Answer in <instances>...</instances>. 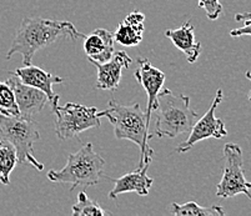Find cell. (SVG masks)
Listing matches in <instances>:
<instances>
[{"label": "cell", "mask_w": 251, "mask_h": 216, "mask_svg": "<svg viewBox=\"0 0 251 216\" xmlns=\"http://www.w3.org/2000/svg\"><path fill=\"white\" fill-rule=\"evenodd\" d=\"M236 22L244 20V26L234 29L230 31L232 38H240V36H251V13H239L235 15Z\"/></svg>", "instance_id": "22"}, {"label": "cell", "mask_w": 251, "mask_h": 216, "mask_svg": "<svg viewBox=\"0 0 251 216\" xmlns=\"http://www.w3.org/2000/svg\"><path fill=\"white\" fill-rule=\"evenodd\" d=\"M246 78L251 81V72H246ZM248 97H249V101H251V90H250V93H249Z\"/></svg>", "instance_id": "23"}, {"label": "cell", "mask_w": 251, "mask_h": 216, "mask_svg": "<svg viewBox=\"0 0 251 216\" xmlns=\"http://www.w3.org/2000/svg\"><path fill=\"white\" fill-rule=\"evenodd\" d=\"M73 216H105L111 215L110 211H106L99 205V202L91 200L84 192H79L77 201L72 208Z\"/></svg>", "instance_id": "19"}, {"label": "cell", "mask_w": 251, "mask_h": 216, "mask_svg": "<svg viewBox=\"0 0 251 216\" xmlns=\"http://www.w3.org/2000/svg\"><path fill=\"white\" fill-rule=\"evenodd\" d=\"M17 150L6 140H0V183L3 185L10 184V174L17 167Z\"/></svg>", "instance_id": "18"}, {"label": "cell", "mask_w": 251, "mask_h": 216, "mask_svg": "<svg viewBox=\"0 0 251 216\" xmlns=\"http://www.w3.org/2000/svg\"><path fill=\"white\" fill-rule=\"evenodd\" d=\"M133 60L126 54V51L122 50V51H115L105 63H95L93 61V64L95 65L98 70V79L95 83V88L99 90H109V92H115L119 88V84L122 80V72L124 69L131 65Z\"/></svg>", "instance_id": "11"}, {"label": "cell", "mask_w": 251, "mask_h": 216, "mask_svg": "<svg viewBox=\"0 0 251 216\" xmlns=\"http://www.w3.org/2000/svg\"><path fill=\"white\" fill-rule=\"evenodd\" d=\"M145 15L140 11H131L122 23H119L114 34V40L123 47H136L144 35Z\"/></svg>", "instance_id": "16"}, {"label": "cell", "mask_w": 251, "mask_h": 216, "mask_svg": "<svg viewBox=\"0 0 251 216\" xmlns=\"http://www.w3.org/2000/svg\"><path fill=\"white\" fill-rule=\"evenodd\" d=\"M169 213L176 216H224L225 211L220 205L200 206L194 201L186 204L173 202L168 208Z\"/></svg>", "instance_id": "17"}, {"label": "cell", "mask_w": 251, "mask_h": 216, "mask_svg": "<svg viewBox=\"0 0 251 216\" xmlns=\"http://www.w3.org/2000/svg\"><path fill=\"white\" fill-rule=\"evenodd\" d=\"M149 167L150 164H144L136 170L123 175L119 179H111L115 185L108 196L110 199H116L119 195L125 192H136L139 196H147L154 184V179L148 176Z\"/></svg>", "instance_id": "12"}, {"label": "cell", "mask_w": 251, "mask_h": 216, "mask_svg": "<svg viewBox=\"0 0 251 216\" xmlns=\"http://www.w3.org/2000/svg\"><path fill=\"white\" fill-rule=\"evenodd\" d=\"M83 36L85 35L70 22L25 17L18 26L14 40L6 53V59L20 54L23 56V64L29 65L38 50L50 47L63 38L76 40Z\"/></svg>", "instance_id": "1"}, {"label": "cell", "mask_w": 251, "mask_h": 216, "mask_svg": "<svg viewBox=\"0 0 251 216\" xmlns=\"http://www.w3.org/2000/svg\"><path fill=\"white\" fill-rule=\"evenodd\" d=\"M225 165L221 181L216 186V196L230 199L244 194L251 201V183H249L244 171L243 150L237 144L229 143L224 147Z\"/></svg>", "instance_id": "7"}, {"label": "cell", "mask_w": 251, "mask_h": 216, "mask_svg": "<svg viewBox=\"0 0 251 216\" xmlns=\"http://www.w3.org/2000/svg\"><path fill=\"white\" fill-rule=\"evenodd\" d=\"M224 100V93L221 89H218L215 97L213 100V104L209 108V110L205 113L204 117L195 121L193 125L190 133H189V138L182 142L181 144L177 145L175 151L179 154H184L188 152L189 150L193 149L194 145L196 143L206 140V139L214 138V139H223L227 135V130L225 128V124L221 119L216 118L215 111L218 106L220 105L221 101Z\"/></svg>", "instance_id": "8"}, {"label": "cell", "mask_w": 251, "mask_h": 216, "mask_svg": "<svg viewBox=\"0 0 251 216\" xmlns=\"http://www.w3.org/2000/svg\"><path fill=\"white\" fill-rule=\"evenodd\" d=\"M0 115L22 117L13 89L6 81H0Z\"/></svg>", "instance_id": "20"}, {"label": "cell", "mask_w": 251, "mask_h": 216, "mask_svg": "<svg viewBox=\"0 0 251 216\" xmlns=\"http://www.w3.org/2000/svg\"><path fill=\"white\" fill-rule=\"evenodd\" d=\"M108 105V109L99 111L100 118H108L109 121L113 124L116 139L130 140L140 147L139 167L144 164H151L154 150L150 147L149 142L154 134H150V121L140 104L123 105L111 99Z\"/></svg>", "instance_id": "2"}, {"label": "cell", "mask_w": 251, "mask_h": 216, "mask_svg": "<svg viewBox=\"0 0 251 216\" xmlns=\"http://www.w3.org/2000/svg\"><path fill=\"white\" fill-rule=\"evenodd\" d=\"M52 113L55 115V134L60 140H68L89 129L99 128V110L95 106L68 103L60 106L52 104Z\"/></svg>", "instance_id": "6"}, {"label": "cell", "mask_w": 251, "mask_h": 216, "mask_svg": "<svg viewBox=\"0 0 251 216\" xmlns=\"http://www.w3.org/2000/svg\"><path fill=\"white\" fill-rule=\"evenodd\" d=\"M135 79L148 95V105L145 115L150 121L151 113L156 110L157 94L160 93L161 88L165 83L166 75L160 69L155 68L147 58L139 56L138 68L135 70Z\"/></svg>", "instance_id": "10"}, {"label": "cell", "mask_w": 251, "mask_h": 216, "mask_svg": "<svg viewBox=\"0 0 251 216\" xmlns=\"http://www.w3.org/2000/svg\"><path fill=\"white\" fill-rule=\"evenodd\" d=\"M165 36L173 42V44L181 50L186 56V60L194 64L201 54V43L195 39L194 26L191 20L185 22L179 29H169L165 31Z\"/></svg>", "instance_id": "15"}, {"label": "cell", "mask_w": 251, "mask_h": 216, "mask_svg": "<svg viewBox=\"0 0 251 216\" xmlns=\"http://www.w3.org/2000/svg\"><path fill=\"white\" fill-rule=\"evenodd\" d=\"M154 136L174 139L181 134L190 133L198 119V113L190 106V96L175 95L165 89L157 94Z\"/></svg>", "instance_id": "3"}, {"label": "cell", "mask_w": 251, "mask_h": 216, "mask_svg": "<svg viewBox=\"0 0 251 216\" xmlns=\"http://www.w3.org/2000/svg\"><path fill=\"white\" fill-rule=\"evenodd\" d=\"M114 34L106 29H95L93 33L85 35L84 51L90 63H105L115 53Z\"/></svg>", "instance_id": "14"}, {"label": "cell", "mask_w": 251, "mask_h": 216, "mask_svg": "<svg viewBox=\"0 0 251 216\" xmlns=\"http://www.w3.org/2000/svg\"><path fill=\"white\" fill-rule=\"evenodd\" d=\"M13 74L17 75L18 78L26 85L34 86V88L44 92L51 105L59 103V95L52 92V85L64 83V79L61 76H56V75L47 72L45 70L40 69L33 64L24 65L23 68L15 70V72H13Z\"/></svg>", "instance_id": "13"}, {"label": "cell", "mask_w": 251, "mask_h": 216, "mask_svg": "<svg viewBox=\"0 0 251 216\" xmlns=\"http://www.w3.org/2000/svg\"><path fill=\"white\" fill-rule=\"evenodd\" d=\"M104 159L94 151L93 144L88 143L68 156L63 169L50 170L47 176L52 183L70 184V192H73L77 186L89 188L99 184L104 176Z\"/></svg>", "instance_id": "4"}, {"label": "cell", "mask_w": 251, "mask_h": 216, "mask_svg": "<svg viewBox=\"0 0 251 216\" xmlns=\"http://www.w3.org/2000/svg\"><path fill=\"white\" fill-rule=\"evenodd\" d=\"M199 8L204 9L209 20H216L223 13L220 0H198Z\"/></svg>", "instance_id": "21"}, {"label": "cell", "mask_w": 251, "mask_h": 216, "mask_svg": "<svg viewBox=\"0 0 251 216\" xmlns=\"http://www.w3.org/2000/svg\"><path fill=\"white\" fill-rule=\"evenodd\" d=\"M5 81L14 92L15 100H17L18 108H19L22 117L33 119L34 115L40 113L45 108V105L49 103V99L44 92L34 88V86L24 84L13 72H10V76Z\"/></svg>", "instance_id": "9"}, {"label": "cell", "mask_w": 251, "mask_h": 216, "mask_svg": "<svg viewBox=\"0 0 251 216\" xmlns=\"http://www.w3.org/2000/svg\"><path fill=\"white\" fill-rule=\"evenodd\" d=\"M0 135L15 147L18 164L30 165L38 171L44 169V164L34 156L33 146L40 139V133L31 118L0 115Z\"/></svg>", "instance_id": "5"}]
</instances>
